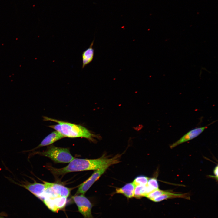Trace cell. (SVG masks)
Returning <instances> with one entry per match:
<instances>
[{
	"instance_id": "obj_1",
	"label": "cell",
	"mask_w": 218,
	"mask_h": 218,
	"mask_svg": "<svg viewBox=\"0 0 218 218\" xmlns=\"http://www.w3.org/2000/svg\"><path fill=\"white\" fill-rule=\"evenodd\" d=\"M121 155L108 158L103 155L101 157L94 159L74 158L66 166L57 168L48 166V169L54 175L58 176L74 172L96 170L117 164L119 162Z\"/></svg>"
},
{
	"instance_id": "obj_2",
	"label": "cell",
	"mask_w": 218,
	"mask_h": 218,
	"mask_svg": "<svg viewBox=\"0 0 218 218\" xmlns=\"http://www.w3.org/2000/svg\"><path fill=\"white\" fill-rule=\"evenodd\" d=\"M45 121H50L58 124L50 125L49 127L59 132L65 137L70 138L83 137L92 142H95V138L100 139V136L96 135L85 127L79 124L58 120L43 116Z\"/></svg>"
},
{
	"instance_id": "obj_3",
	"label": "cell",
	"mask_w": 218,
	"mask_h": 218,
	"mask_svg": "<svg viewBox=\"0 0 218 218\" xmlns=\"http://www.w3.org/2000/svg\"><path fill=\"white\" fill-rule=\"evenodd\" d=\"M34 153L47 157L57 163H69L74 159L68 148L54 146L48 147L47 150L44 152Z\"/></svg>"
},
{
	"instance_id": "obj_4",
	"label": "cell",
	"mask_w": 218,
	"mask_h": 218,
	"mask_svg": "<svg viewBox=\"0 0 218 218\" xmlns=\"http://www.w3.org/2000/svg\"><path fill=\"white\" fill-rule=\"evenodd\" d=\"M72 199L77 206L78 211L84 218H93L91 213L92 203L84 195H75L72 197Z\"/></svg>"
},
{
	"instance_id": "obj_5",
	"label": "cell",
	"mask_w": 218,
	"mask_h": 218,
	"mask_svg": "<svg viewBox=\"0 0 218 218\" xmlns=\"http://www.w3.org/2000/svg\"><path fill=\"white\" fill-rule=\"evenodd\" d=\"M108 167H106L95 170L88 179L79 186L76 195H84L94 183L104 173Z\"/></svg>"
},
{
	"instance_id": "obj_6",
	"label": "cell",
	"mask_w": 218,
	"mask_h": 218,
	"mask_svg": "<svg viewBox=\"0 0 218 218\" xmlns=\"http://www.w3.org/2000/svg\"><path fill=\"white\" fill-rule=\"evenodd\" d=\"M15 183L28 190L42 201L44 193L46 188L45 184L37 183L35 181L33 183H30L26 181L21 182L20 183Z\"/></svg>"
},
{
	"instance_id": "obj_7",
	"label": "cell",
	"mask_w": 218,
	"mask_h": 218,
	"mask_svg": "<svg viewBox=\"0 0 218 218\" xmlns=\"http://www.w3.org/2000/svg\"><path fill=\"white\" fill-rule=\"evenodd\" d=\"M214 122H213L212 123L205 126L196 128L190 130L184 134L179 140L172 144L170 146V148H173L181 144L196 138L207 129L208 126Z\"/></svg>"
},
{
	"instance_id": "obj_8",
	"label": "cell",
	"mask_w": 218,
	"mask_h": 218,
	"mask_svg": "<svg viewBox=\"0 0 218 218\" xmlns=\"http://www.w3.org/2000/svg\"><path fill=\"white\" fill-rule=\"evenodd\" d=\"M65 137L59 132L55 130L53 131L46 137L42 141L40 144L36 147L33 149L35 150L40 147L49 145L58 140Z\"/></svg>"
},
{
	"instance_id": "obj_9",
	"label": "cell",
	"mask_w": 218,
	"mask_h": 218,
	"mask_svg": "<svg viewBox=\"0 0 218 218\" xmlns=\"http://www.w3.org/2000/svg\"><path fill=\"white\" fill-rule=\"evenodd\" d=\"M43 183L51 187L58 195L68 197L70 193L71 189L61 184L43 181Z\"/></svg>"
},
{
	"instance_id": "obj_10",
	"label": "cell",
	"mask_w": 218,
	"mask_h": 218,
	"mask_svg": "<svg viewBox=\"0 0 218 218\" xmlns=\"http://www.w3.org/2000/svg\"><path fill=\"white\" fill-rule=\"evenodd\" d=\"M94 40L91 42L89 47L82 53V69L92 61L94 55V49L93 48Z\"/></svg>"
},
{
	"instance_id": "obj_11",
	"label": "cell",
	"mask_w": 218,
	"mask_h": 218,
	"mask_svg": "<svg viewBox=\"0 0 218 218\" xmlns=\"http://www.w3.org/2000/svg\"><path fill=\"white\" fill-rule=\"evenodd\" d=\"M135 186L133 183L126 184L121 188L116 189L115 193L123 194L128 199L134 196Z\"/></svg>"
},
{
	"instance_id": "obj_12",
	"label": "cell",
	"mask_w": 218,
	"mask_h": 218,
	"mask_svg": "<svg viewBox=\"0 0 218 218\" xmlns=\"http://www.w3.org/2000/svg\"><path fill=\"white\" fill-rule=\"evenodd\" d=\"M177 198H183L188 200L190 199V197L187 193L177 194L167 191L164 194L154 198L152 201L154 202H159L168 199Z\"/></svg>"
},
{
	"instance_id": "obj_13",
	"label": "cell",
	"mask_w": 218,
	"mask_h": 218,
	"mask_svg": "<svg viewBox=\"0 0 218 218\" xmlns=\"http://www.w3.org/2000/svg\"><path fill=\"white\" fill-rule=\"evenodd\" d=\"M153 190L147 184L137 185L135 187L134 197L137 199H140Z\"/></svg>"
},
{
	"instance_id": "obj_14",
	"label": "cell",
	"mask_w": 218,
	"mask_h": 218,
	"mask_svg": "<svg viewBox=\"0 0 218 218\" xmlns=\"http://www.w3.org/2000/svg\"><path fill=\"white\" fill-rule=\"evenodd\" d=\"M167 191L159 189V188L154 190L146 195L145 197L152 201L154 198L165 193Z\"/></svg>"
},
{
	"instance_id": "obj_15",
	"label": "cell",
	"mask_w": 218,
	"mask_h": 218,
	"mask_svg": "<svg viewBox=\"0 0 218 218\" xmlns=\"http://www.w3.org/2000/svg\"><path fill=\"white\" fill-rule=\"evenodd\" d=\"M149 178L143 175H140L135 178L132 182L135 186L138 185H145L147 184Z\"/></svg>"
},
{
	"instance_id": "obj_16",
	"label": "cell",
	"mask_w": 218,
	"mask_h": 218,
	"mask_svg": "<svg viewBox=\"0 0 218 218\" xmlns=\"http://www.w3.org/2000/svg\"><path fill=\"white\" fill-rule=\"evenodd\" d=\"M147 185L153 190L158 189V183L155 178H149Z\"/></svg>"
},
{
	"instance_id": "obj_17",
	"label": "cell",
	"mask_w": 218,
	"mask_h": 218,
	"mask_svg": "<svg viewBox=\"0 0 218 218\" xmlns=\"http://www.w3.org/2000/svg\"><path fill=\"white\" fill-rule=\"evenodd\" d=\"M218 165L216 166L213 170V173L214 175V177L216 180H218Z\"/></svg>"
},
{
	"instance_id": "obj_18",
	"label": "cell",
	"mask_w": 218,
	"mask_h": 218,
	"mask_svg": "<svg viewBox=\"0 0 218 218\" xmlns=\"http://www.w3.org/2000/svg\"><path fill=\"white\" fill-rule=\"evenodd\" d=\"M0 218H4V217L2 216H0Z\"/></svg>"
}]
</instances>
